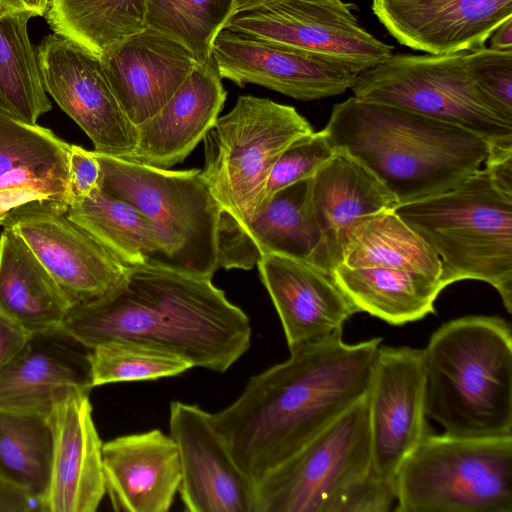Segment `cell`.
Wrapping results in <instances>:
<instances>
[{
  "mask_svg": "<svg viewBox=\"0 0 512 512\" xmlns=\"http://www.w3.org/2000/svg\"><path fill=\"white\" fill-rule=\"evenodd\" d=\"M219 75L238 86L257 84L302 101L345 93L358 73L290 46L222 29L212 45Z\"/></svg>",
  "mask_w": 512,
  "mask_h": 512,
  "instance_id": "cell-15",
  "label": "cell"
},
{
  "mask_svg": "<svg viewBox=\"0 0 512 512\" xmlns=\"http://www.w3.org/2000/svg\"><path fill=\"white\" fill-rule=\"evenodd\" d=\"M394 211L437 255L443 288L484 281L512 312V196L496 188L483 168L451 190Z\"/></svg>",
  "mask_w": 512,
  "mask_h": 512,
  "instance_id": "cell-5",
  "label": "cell"
},
{
  "mask_svg": "<svg viewBox=\"0 0 512 512\" xmlns=\"http://www.w3.org/2000/svg\"><path fill=\"white\" fill-rule=\"evenodd\" d=\"M340 263L351 268L408 269L438 278L441 274L437 255L394 209L366 216L352 226Z\"/></svg>",
  "mask_w": 512,
  "mask_h": 512,
  "instance_id": "cell-30",
  "label": "cell"
},
{
  "mask_svg": "<svg viewBox=\"0 0 512 512\" xmlns=\"http://www.w3.org/2000/svg\"><path fill=\"white\" fill-rule=\"evenodd\" d=\"M466 52L397 54L358 74L354 96L466 129L489 145L512 144V114L475 83Z\"/></svg>",
  "mask_w": 512,
  "mask_h": 512,
  "instance_id": "cell-9",
  "label": "cell"
},
{
  "mask_svg": "<svg viewBox=\"0 0 512 512\" xmlns=\"http://www.w3.org/2000/svg\"><path fill=\"white\" fill-rule=\"evenodd\" d=\"M47 421L52 459L46 512H95L106 486L103 443L93 421L89 392L66 395L54 405Z\"/></svg>",
  "mask_w": 512,
  "mask_h": 512,
  "instance_id": "cell-20",
  "label": "cell"
},
{
  "mask_svg": "<svg viewBox=\"0 0 512 512\" xmlns=\"http://www.w3.org/2000/svg\"><path fill=\"white\" fill-rule=\"evenodd\" d=\"M330 145L367 168L408 203L451 190L481 169L489 143L452 124L354 95L334 105Z\"/></svg>",
  "mask_w": 512,
  "mask_h": 512,
  "instance_id": "cell-3",
  "label": "cell"
},
{
  "mask_svg": "<svg viewBox=\"0 0 512 512\" xmlns=\"http://www.w3.org/2000/svg\"><path fill=\"white\" fill-rule=\"evenodd\" d=\"M100 59L118 102L136 127L168 102L199 63L184 45L149 27L120 41Z\"/></svg>",
  "mask_w": 512,
  "mask_h": 512,
  "instance_id": "cell-21",
  "label": "cell"
},
{
  "mask_svg": "<svg viewBox=\"0 0 512 512\" xmlns=\"http://www.w3.org/2000/svg\"><path fill=\"white\" fill-rule=\"evenodd\" d=\"M311 202L322 233L318 268L330 274L341 262L349 229L366 216L398 205L367 168L340 151L313 175Z\"/></svg>",
  "mask_w": 512,
  "mask_h": 512,
  "instance_id": "cell-26",
  "label": "cell"
},
{
  "mask_svg": "<svg viewBox=\"0 0 512 512\" xmlns=\"http://www.w3.org/2000/svg\"><path fill=\"white\" fill-rule=\"evenodd\" d=\"M49 0H0V9L10 13H27L44 16L48 9Z\"/></svg>",
  "mask_w": 512,
  "mask_h": 512,
  "instance_id": "cell-43",
  "label": "cell"
},
{
  "mask_svg": "<svg viewBox=\"0 0 512 512\" xmlns=\"http://www.w3.org/2000/svg\"><path fill=\"white\" fill-rule=\"evenodd\" d=\"M31 18L27 13L0 9V113L37 124L52 105L42 85L36 49L28 34Z\"/></svg>",
  "mask_w": 512,
  "mask_h": 512,
  "instance_id": "cell-32",
  "label": "cell"
},
{
  "mask_svg": "<svg viewBox=\"0 0 512 512\" xmlns=\"http://www.w3.org/2000/svg\"><path fill=\"white\" fill-rule=\"evenodd\" d=\"M489 39L491 48L512 50V17L500 24Z\"/></svg>",
  "mask_w": 512,
  "mask_h": 512,
  "instance_id": "cell-44",
  "label": "cell"
},
{
  "mask_svg": "<svg viewBox=\"0 0 512 512\" xmlns=\"http://www.w3.org/2000/svg\"><path fill=\"white\" fill-rule=\"evenodd\" d=\"M334 154L335 150L323 130L313 131L291 142L270 172L260 208L277 191L313 177Z\"/></svg>",
  "mask_w": 512,
  "mask_h": 512,
  "instance_id": "cell-36",
  "label": "cell"
},
{
  "mask_svg": "<svg viewBox=\"0 0 512 512\" xmlns=\"http://www.w3.org/2000/svg\"><path fill=\"white\" fill-rule=\"evenodd\" d=\"M343 0H282L231 16L223 29L340 62L356 73L392 55L393 47L358 22Z\"/></svg>",
  "mask_w": 512,
  "mask_h": 512,
  "instance_id": "cell-11",
  "label": "cell"
},
{
  "mask_svg": "<svg viewBox=\"0 0 512 512\" xmlns=\"http://www.w3.org/2000/svg\"><path fill=\"white\" fill-rule=\"evenodd\" d=\"M44 90L85 132L94 151L127 159L137 127L118 102L101 59L73 41L50 34L36 48Z\"/></svg>",
  "mask_w": 512,
  "mask_h": 512,
  "instance_id": "cell-12",
  "label": "cell"
},
{
  "mask_svg": "<svg viewBox=\"0 0 512 512\" xmlns=\"http://www.w3.org/2000/svg\"><path fill=\"white\" fill-rule=\"evenodd\" d=\"M278 1H282V0H233L232 8H231V16H233L237 13L243 12V11L251 10V9H254V8H257L260 6H264L267 4H271L274 2H278Z\"/></svg>",
  "mask_w": 512,
  "mask_h": 512,
  "instance_id": "cell-45",
  "label": "cell"
},
{
  "mask_svg": "<svg viewBox=\"0 0 512 512\" xmlns=\"http://www.w3.org/2000/svg\"><path fill=\"white\" fill-rule=\"evenodd\" d=\"M148 0H49L44 15L51 30L99 58L146 28Z\"/></svg>",
  "mask_w": 512,
  "mask_h": 512,
  "instance_id": "cell-31",
  "label": "cell"
},
{
  "mask_svg": "<svg viewBox=\"0 0 512 512\" xmlns=\"http://www.w3.org/2000/svg\"><path fill=\"white\" fill-rule=\"evenodd\" d=\"M483 164V169L496 188L512 196V144L489 145Z\"/></svg>",
  "mask_w": 512,
  "mask_h": 512,
  "instance_id": "cell-40",
  "label": "cell"
},
{
  "mask_svg": "<svg viewBox=\"0 0 512 512\" xmlns=\"http://www.w3.org/2000/svg\"><path fill=\"white\" fill-rule=\"evenodd\" d=\"M396 498L395 481L379 477L372 468L338 495L329 512H389Z\"/></svg>",
  "mask_w": 512,
  "mask_h": 512,
  "instance_id": "cell-38",
  "label": "cell"
},
{
  "mask_svg": "<svg viewBox=\"0 0 512 512\" xmlns=\"http://www.w3.org/2000/svg\"><path fill=\"white\" fill-rule=\"evenodd\" d=\"M169 430L179 453L178 492L187 511L256 512L255 485L234 460L211 413L173 401Z\"/></svg>",
  "mask_w": 512,
  "mask_h": 512,
  "instance_id": "cell-16",
  "label": "cell"
},
{
  "mask_svg": "<svg viewBox=\"0 0 512 512\" xmlns=\"http://www.w3.org/2000/svg\"><path fill=\"white\" fill-rule=\"evenodd\" d=\"M331 274L358 312L392 325L434 313V302L444 289L438 277L408 269L351 268L339 263Z\"/></svg>",
  "mask_w": 512,
  "mask_h": 512,
  "instance_id": "cell-28",
  "label": "cell"
},
{
  "mask_svg": "<svg viewBox=\"0 0 512 512\" xmlns=\"http://www.w3.org/2000/svg\"><path fill=\"white\" fill-rule=\"evenodd\" d=\"M382 338L356 344L342 330L298 345L253 375L226 408L211 414L234 460L256 485L368 393Z\"/></svg>",
  "mask_w": 512,
  "mask_h": 512,
  "instance_id": "cell-1",
  "label": "cell"
},
{
  "mask_svg": "<svg viewBox=\"0 0 512 512\" xmlns=\"http://www.w3.org/2000/svg\"><path fill=\"white\" fill-rule=\"evenodd\" d=\"M233 0H148L146 27L188 48L199 63L211 58L216 35L231 16Z\"/></svg>",
  "mask_w": 512,
  "mask_h": 512,
  "instance_id": "cell-34",
  "label": "cell"
},
{
  "mask_svg": "<svg viewBox=\"0 0 512 512\" xmlns=\"http://www.w3.org/2000/svg\"><path fill=\"white\" fill-rule=\"evenodd\" d=\"M106 493L116 511L167 512L181 481L179 453L159 429L114 438L102 446Z\"/></svg>",
  "mask_w": 512,
  "mask_h": 512,
  "instance_id": "cell-25",
  "label": "cell"
},
{
  "mask_svg": "<svg viewBox=\"0 0 512 512\" xmlns=\"http://www.w3.org/2000/svg\"><path fill=\"white\" fill-rule=\"evenodd\" d=\"M426 416L462 438L512 435V332L498 316L444 323L421 350Z\"/></svg>",
  "mask_w": 512,
  "mask_h": 512,
  "instance_id": "cell-4",
  "label": "cell"
},
{
  "mask_svg": "<svg viewBox=\"0 0 512 512\" xmlns=\"http://www.w3.org/2000/svg\"><path fill=\"white\" fill-rule=\"evenodd\" d=\"M368 412L373 471L395 481L405 458L428 434L420 349L380 345Z\"/></svg>",
  "mask_w": 512,
  "mask_h": 512,
  "instance_id": "cell-14",
  "label": "cell"
},
{
  "mask_svg": "<svg viewBox=\"0 0 512 512\" xmlns=\"http://www.w3.org/2000/svg\"><path fill=\"white\" fill-rule=\"evenodd\" d=\"M68 161L74 201L85 199L101 189L102 172L94 151L70 144Z\"/></svg>",
  "mask_w": 512,
  "mask_h": 512,
  "instance_id": "cell-39",
  "label": "cell"
},
{
  "mask_svg": "<svg viewBox=\"0 0 512 512\" xmlns=\"http://www.w3.org/2000/svg\"><path fill=\"white\" fill-rule=\"evenodd\" d=\"M51 459L52 433L47 418L0 409L1 479L17 484L45 506Z\"/></svg>",
  "mask_w": 512,
  "mask_h": 512,
  "instance_id": "cell-33",
  "label": "cell"
},
{
  "mask_svg": "<svg viewBox=\"0 0 512 512\" xmlns=\"http://www.w3.org/2000/svg\"><path fill=\"white\" fill-rule=\"evenodd\" d=\"M289 105L240 96L204 136L202 176L221 213L244 224L258 212L270 172L285 148L313 132Z\"/></svg>",
  "mask_w": 512,
  "mask_h": 512,
  "instance_id": "cell-8",
  "label": "cell"
},
{
  "mask_svg": "<svg viewBox=\"0 0 512 512\" xmlns=\"http://www.w3.org/2000/svg\"><path fill=\"white\" fill-rule=\"evenodd\" d=\"M62 328L89 349L133 341L219 373L246 353L252 338L249 317L211 278L159 265L129 267L108 293L74 306Z\"/></svg>",
  "mask_w": 512,
  "mask_h": 512,
  "instance_id": "cell-2",
  "label": "cell"
},
{
  "mask_svg": "<svg viewBox=\"0 0 512 512\" xmlns=\"http://www.w3.org/2000/svg\"><path fill=\"white\" fill-rule=\"evenodd\" d=\"M289 349L338 330L357 309L332 274L296 258L268 254L256 265Z\"/></svg>",
  "mask_w": 512,
  "mask_h": 512,
  "instance_id": "cell-23",
  "label": "cell"
},
{
  "mask_svg": "<svg viewBox=\"0 0 512 512\" xmlns=\"http://www.w3.org/2000/svg\"><path fill=\"white\" fill-rule=\"evenodd\" d=\"M72 303L26 243L0 233V313L28 336L62 328Z\"/></svg>",
  "mask_w": 512,
  "mask_h": 512,
  "instance_id": "cell-27",
  "label": "cell"
},
{
  "mask_svg": "<svg viewBox=\"0 0 512 512\" xmlns=\"http://www.w3.org/2000/svg\"><path fill=\"white\" fill-rule=\"evenodd\" d=\"M46 512L44 503L17 484L0 478V512Z\"/></svg>",
  "mask_w": 512,
  "mask_h": 512,
  "instance_id": "cell-41",
  "label": "cell"
},
{
  "mask_svg": "<svg viewBox=\"0 0 512 512\" xmlns=\"http://www.w3.org/2000/svg\"><path fill=\"white\" fill-rule=\"evenodd\" d=\"M211 57L198 63L168 102L137 126V144L128 160L169 169L204 139L223 108L226 91Z\"/></svg>",
  "mask_w": 512,
  "mask_h": 512,
  "instance_id": "cell-24",
  "label": "cell"
},
{
  "mask_svg": "<svg viewBox=\"0 0 512 512\" xmlns=\"http://www.w3.org/2000/svg\"><path fill=\"white\" fill-rule=\"evenodd\" d=\"M395 483L396 512H512V435L428 433Z\"/></svg>",
  "mask_w": 512,
  "mask_h": 512,
  "instance_id": "cell-7",
  "label": "cell"
},
{
  "mask_svg": "<svg viewBox=\"0 0 512 512\" xmlns=\"http://www.w3.org/2000/svg\"><path fill=\"white\" fill-rule=\"evenodd\" d=\"M67 207L34 204L11 214V229L31 249L73 307L98 299L116 287L128 268L70 220Z\"/></svg>",
  "mask_w": 512,
  "mask_h": 512,
  "instance_id": "cell-13",
  "label": "cell"
},
{
  "mask_svg": "<svg viewBox=\"0 0 512 512\" xmlns=\"http://www.w3.org/2000/svg\"><path fill=\"white\" fill-rule=\"evenodd\" d=\"M312 177L272 195L244 224L221 213L217 244L219 267L250 270L268 254L319 265L322 233L311 202Z\"/></svg>",
  "mask_w": 512,
  "mask_h": 512,
  "instance_id": "cell-17",
  "label": "cell"
},
{
  "mask_svg": "<svg viewBox=\"0 0 512 512\" xmlns=\"http://www.w3.org/2000/svg\"><path fill=\"white\" fill-rule=\"evenodd\" d=\"M70 144L49 128L0 113V225L34 204L69 207Z\"/></svg>",
  "mask_w": 512,
  "mask_h": 512,
  "instance_id": "cell-19",
  "label": "cell"
},
{
  "mask_svg": "<svg viewBox=\"0 0 512 512\" xmlns=\"http://www.w3.org/2000/svg\"><path fill=\"white\" fill-rule=\"evenodd\" d=\"M466 63L480 89L512 114V50L482 46L466 52Z\"/></svg>",
  "mask_w": 512,
  "mask_h": 512,
  "instance_id": "cell-37",
  "label": "cell"
},
{
  "mask_svg": "<svg viewBox=\"0 0 512 512\" xmlns=\"http://www.w3.org/2000/svg\"><path fill=\"white\" fill-rule=\"evenodd\" d=\"M89 351L63 328L30 336L0 369V409L47 418L69 393L90 392Z\"/></svg>",
  "mask_w": 512,
  "mask_h": 512,
  "instance_id": "cell-22",
  "label": "cell"
},
{
  "mask_svg": "<svg viewBox=\"0 0 512 512\" xmlns=\"http://www.w3.org/2000/svg\"><path fill=\"white\" fill-rule=\"evenodd\" d=\"M101 188L136 206L152 225L167 266L211 278L219 269L221 208L201 169L169 170L94 151Z\"/></svg>",
  "mask_w": 512,
  "mask_h": 512,
  "instance_id": "cell-6",
  "label": "cell"
},
{
  "mask_svg": "<svg viewBox=\"0 0 512 512\" xmlns=\"http://www.w3.org/2000/svg\"><path fill=\"white\" fill-rule=\"evenodd\" d=\"M29 337L0 313V369L24 347Z\"/></svg>",
  "mask_w": 512,
  "mask_h": 512,
  "instance_id": "cell-42",
  "label": "cell"
},
{
  "mask_svg": "<svg viewBox=\"0 0 512 512\" xmlns=\"http://www.w3.org/2000/svg\"><path fill=\"white\" fill-rule=\"evenodd\" d=\"M372 11L400 44L449 54L485 46L512 0H372Z\"/></svg>",
  "mask_w": 512,
  "mask_h": 512,
  "instance_id": "cell-18",
  "label": "cell"
},
{
  "mask_svg": "<svg viewBox=\"0 0 512 512\" xmlns=\"http://www.w3.org/2000/svg\"><path fill=\"white\" fill-rule=\"evenodd\" d=\"M66 214L125 266L168 267L152 225L130 202L101 188L74 201Z\"/></svg>",
  "mask_w": 512,
  "mask_h": 512,
  "instance_id": "cell-29",
  "label": "cell"
},
{
  "mask_svg": "<svg viewBox=\"0 0 512 512\" xmlns=\"http://www.w3.org/2000/svg\"><path fill=\"white\" fill-rule=\"evenodd\" d=\"M372 469L368 393L256 485V512H329Z\"/></svg>",
  "mask_w": 512,
  "mask_h": 512,
  "instance_id": "cell-10",
  "label": "cell"
},
{
  "mask_svg": "<svg viewBox=\"0 0 512 512\" xmlns=\"http://www.w3.org/2000/svg\"><path fill=\"white\" fill-rule=\"evenodd\" d=\"M92 387L179 375L192 366L165 350L133 341H110L89 351Z\"/></svg>",
  "mask_w": 512,
  "mask_h": 512,
  "instance_id": "cell-35",
  "label": "cell"
}]
</instances>
